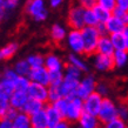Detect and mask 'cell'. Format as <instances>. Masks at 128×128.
<instances>
[{"instance_id": "1", "label": "cell", "mask_w": 128, "mask_h": 128, "mask_svg": "<svg viewBox=\"0 0 128 128\" xmlns=\"http://www.w3.org/2000/svg\"><path fill=\"white\" fill-rule=\"evenodd\" d=\"M82 72L75 68L74 66L66 64L65 70H64V81L60 85L61 88L62 98L66 99H72V98L76 96V89L82 79Z\"/></svg>"}, {"instance_id": "2", "label": "cell", "mask_w": 128, "mask_h": 128, "mask_svg": "<svg viewBox=\"0 0 128 128\" xmlns=\"http://www.w3.org/2000/svg\"><path fill=\"white\" fill-rule=\"evenodd\" d=\"M25 12L36 22H42L48 16L46 0H27Z\"/></svg>"}, {"instance_id": "3", "label": "cell", "mask_w": 128, "mask_h": 128, "mask_svg": "<svg viewBox=\"0 0 128 128\" xmlns=\"http://www.w3.org/2000/svg\"><path fill=\"white\" fill-rule=\"evenodd\" d=\"M82 39L85 44V55L96 54V48L99 40L101 38L100 32L96 27H84L81 30Z\"/></svg>"}, {"instance_id": "4", "label": "cell", "mask_w": 128, "mask_h": 128, "mask_svg": "<svg viewBox=\"0 0 128 128\" xmlns=\"http://www.w3.org/2000/svg\"><path fill=\"white\" fill-rule=\"evenodd\" d=\"M85 8L76 4L70 5L68 11H67V16H66V22L70 26V30H79L81 31L85 27Z\"/></svg>"}, {"instance_id": "5", "label": "cell", "mask_w": 128, "mask_h": 128, "mask_svg": "<svg viewBox=\"0 0 128 128\" xmlns=\"http://www.w3.org/2000/svg\"><path fill=\"white\" fill-rule=\"evenodd\" d=\"M98 82L99 81L96 80L94 74H92V73L85 74L82 76L80 84H79L78 89H76V98H80L81 100H85L89 95L95 93Z\"/></svg>"}, {"instance_id": "6", "label": "cell", "mask_w": 128, "mask_h": 128, "mask_svg": "<svg viewBox=\"0 0 128 128\" xmlns=\"http://www.w3.org/2000/svg\"><path fill=\"white\" fill-rule=\"evenodd\" d=\"M118 107L119 106L110 99V98H104L102 105H101V109L99 112V120H100L101 124H107L110 121L115 120L118 118Z\"/></svg>"}, {"instance_id": "7", "label": "cell", "mask_w": 128, "mask_h": 128, "mask_svg": "<svg viewBox=\"0 0 128 128\" xmlns=\"http://www.w3.org/2000/svg\"><path fill=\"white\" fill-rule=\"evenodd\" d=\"M85 113L84 109V100L80 98H72L68 101V106H67V110L65 114V120L70 122V124H78L82 114Z\"/></svg>"}, {"instance_id": "8", "label": "cell", "mask_w": 128, "mask_h": 128, "mask_svg": "<svg viewBox=\"0 0 128 128\" xmlns=\"http://www.w3.org/2000/svg\"><path fill=\"white\" fill-rule=\"evenodd\" d=\"M66 44L67 47L70 48V53H74V54L78 55L85 54V44H84V39H82L81 31H79V30L68 31Z\"/></svg>"}, {"instance_id": "9", "label": "cell", "mask_w": 128, "mask_h": 128, "mask_svg": "<svg viewBox=\"0 0 128 128\" xmlns=\"http://www.w3.org/2000/svg\"><path fill=\"white\" fill-rule=\"evenodd\" d=\"M27 94L31 99H35V100L40 101V102H42L45 105L47 102H50V88L47 86L31 82L30 88L27 90Z\"/></svg>"}, {"instance_id": "10", "label": "cell", "mask_w": 128, "mask_h": 128, "mask_svg": "<svg viewBox=\"0 0 128 128\" xmlns=\"http://www.w3.org/2000/svg\"><path fill=\"white\" fill-rule=\"evenodd\" d=\"M94 70L100 72V73H106V72H110L115 68L114 66V61H113V56L104 54H96L93 55V61H92Z\"/></svg>"}, {"instance_id": "11", "label": "cell", "mask_w": 128, "mask_h": 128, "mask_svg": "<svg viewBox=\"0 0 128 128\" xmlns=\"http://www.w3.org/2000/svg\"><path fill=\"white\" fill-rule=\"evenodd\" d=\"M102 101H104V98L101 96V95H99L96 92L93 93L92 95H89L87 99L84 100L85 113H88V114H92V115L98 116L99 112H100V109H101Z\"/></svg>"}, {"instance_id": "12", "label": "cell", "mask_w": 128, "mask_h": 128, "mask_svg": "<svg viewBox=\"0 0 128 128\" xmlns=\"http://www.w3.org/2000/svg\"><path fill=\"white\" fill-rule=\"evenodd\" d=\"M45 67L48 72H64L66 64L56 53H48L45 55Z\"/></svg>"}, {"instance_id": "13", "label": "cell", "mask_w": 128, "mask_h": 128, "mask_svg": "<svg viewBox=\"0 0 128 128\" xmlns=\"http://www.w3.org/2000/svg\"><path fill=\"white\" fill-rule=\"evenodd\" d=\"M28 79L31 80V82H35V84H40V85L50 87V72L45 66L39 67V68H33L28 75Z\"/></svg>"}, {"instance_id": "14", "label": "cell", "mask_w": 128, "mask_h": 128, "mask_svg": "<svg viewBox=\"0 0 128 128\" xmlns=\"http://www.w3.org/2000/svg\"><path fill=\"white\" fill-rule=\"evenodd\" d=\"M67 35H68V31H67L66 26H64L61 24H53L50 28V38L53 42L60 44L64 40L67 39Z\"/></svg>"}, {"instance_id": "15", "label": "cell", "mask_w": 128, "mask_h": 128, "mask_svg": "<svg viewBox=\"0 0 128 128\" xmlns=\"http://www.w3.org/2000/svg\"><path fill=\"white\" fill-rule=\"evenodd\" d=\"M30 99L27 92H22V90H14V93L10 98V105L12 108L16 109L19 112H22L24 107L26 105L27 100Z\"/></svg>"}, {"instance_id": "16", "label": "cell", "mask_w": 128, "mask_h": 128, "mask_svg": "<svg viewBox=\"0 0 128 128\" xmlns=\"http://www.w3.org/2000/svg\"><path fill=\"white\" fill-rule=\"evenodd\" d=\"M45 110H46L47 121H48V128H55L62 120H64L62 115L58 112V109L55 108L52 104L46 105Z\"/></svg>"}, {"instance_id": "17", "label": "cell", "mask_w": 128, "mask_h": 128, "mask_svg": "<svg viewBox=\"0 0 128 128\" xmlns=\"http://www.w3.org/2000/svg\"><path fill=\"white\" fill-rule=\"evenodd\" d=\"M106 26V31H107V34L112 35V34H116V33H122L124 31V28L127 27L124 22L122 21V19L118 18V16H112L110 19L105 24Z\"/></svg>"}, {"instance_id": "18", "label": "cell", "mask_w": 128, "mask_h": 128, "mask_svg": "<svg viewBox=\"0 0 128 128\" xmlns=\"http://www.w3.org/2000/svg\"><path fill=\"white\" fill-rule=\"evenodd\" d=\"M96 53L104 55H108V56H113V54L115 53V48L113 46L112 40L109 38V35H101L99 44H98Z\"/></svg>"}, {"instance_id": "19", "label": "cell", "mask_w": 128, "mask_h": 128, "mask_svg": "<svg viewBox=\"0 0 128 128\" xmlns=\"http://www.w3.org/2000/svg\"><path fill=\"white\" fill-rule=\"evenodd\" d=\"M67 64H70L75 68H78L79 70H81L82 73L88 74L89 73V64L82 58V55L74 54V53H70L67 55Z\"/></svg>"}, {"instance_id": "20", "label": "cell", "mask_w": 128, "mask_h": 128, "mask_svg": "<svg viewBox=\"0 0 128 128\" xmlns=\"http://www.w3.org/2000/svg\"><path fill=\"white\" fill-rule=\"evenodd\" d=\"M78 126L82 128H100L101 122L99 120V118L88 113H84L82 116L80 118V120L78 121Z\"/></svg>"}, {"instance_id": "21", "label": "cell", "mask_w": 128, "mask_h": 128, "mask_svg": "<svg viewBox=\"0 0 128 128\" xmlns=\"http://www.w3.org/2000/svg\"><path fill=\"white\" fill-rule=\"evenodd\" d=\"M14 90H16V85L10 80H6L0 72V96H4L10 100Z\"/></svg>"}, {"instance_id": "22", "label": "cell", "mask_w": 128, "mask_h": 128, "mask_svg": "<svg viewBox=\"0 0 128 128\" xmlns=\"http://www.w3.org/2000/svg\"><path fill=\"white\" fill-rule=\"evenodd\" d=\"M45 107H46L45 104H42V102H40V101H38V100H35V99H31V98H30L27 100V102H26L25 107H24L22 112L26 113V114L30 115V116H32V115L36 114L38 112L45 109Z\"/></svg>"}, {"instance_id": "23", "label": "cell", "mask_w": 128, "mask_h": 128, "mask_svg": "<svg viewBox=\"0 0 128 128\" xmlns=\"http://www.w3.org/2000/svg\"><path fill=\"white\" fill-rule=\"evenodd\" d=\"M18 50H19V44L18 42H8L7 45L1 47L0 48V62L13 58L16 54Z\"/></svg>"}, {"instance_id": "24", "label": "cell", "mask_w": 128, "mask_h": 128, "mask_svg": "<svg viewBox=\"0 0 128 128\" xmlns=\"http://www.w3.org/2000/svg\"><path fill=\"white\" fill-rule=\"evenodd\" d=\"M31 128H48V121L45 109L31 116Z\"/></svg>"}, {"instance_id": "25", "label": "cell", "mask_w": 128, "mask_h": 128, "mask_svg": "<svg viewBox=\"0 0 128 128\" xmlns=\"http://www.w3.org/2000/svg\"><path fill=\"white\" fill-rule=\"evenodd\" d=\"M13 70L16 72V74L19 75V76H27L30 75L32 70V67L30 66V64L26 59H20L18 61L14 64V66H13Z\"/></svg>"}, {"instance_id": "26", "label": "cell", "mask_w": 128, "mask_h": 128, "mask_svg": "<svg viewBox=\"0 0 128 128\" xmlns=\"http://www.w3.org/2000/svg\"><path fill=\"white\" fill-rule=\"evenodd\" d=\"M113 61L115 68H124L128 64V50H115L113 54Z\"/></svg>"}, {"instance_id": "27", "label": "cell", "mask_w": 128, "mask_h": 128, "mask_svg": "<svg viewBox=\"0 0 128 128\" xmlns=\"http://www.w3.org/2000/svg\"><path fill=\"white\" fill-rule=\"evenodd\" d=\"M14 128H31V116L26 113L19 112L16 118L13 120Z\"/></svg>"}, {"instance_id": "28", "label": "cell", "mask_w": 128, "mask_h": 128, "mask_svg": "<svg viewBox=\"0 0 128 128\" xmlns=\"http://www.w3.org/2000/svg\"><path fill=\"white\" fill-rule=\"evenodd\" d=\"M26 60L28 61L30 66L33 68H39V67H44L45 66V56L40 53H35V54H31L28 55Z\"/></svg>"}, {"instance_id": "29", "label": "cell", "mask_w": 128, "mask_h": 128, "mask_svg": "<svg viewBox=\"0 0 128 128\" xmlns=\"http://www.w3.org/2000/svg\"><path fill=\"white\" fill-rule=\"evenodd\" d=\"M85 27H98L99 25V20H98L95 13H94L93 8L92 10H85Z\"/></svg>"}, {"instance_id": "30", "label": "cell", "mask_w": 128, "mask_h": 128, "mask_svg": "<svg viewBox=\"0 0 128 128\" xmlns=\"http://www.w3.org/2000/svg\"><path fill=\"white\" fill-rule=\"evenodd\" d=\"M93 11H94V13H95V16H96L98 20H99V24H106L110 19V16H113V13L106 11L105 8L100 7V6H98V5H95V7L93 8Z\"/></svg>"}, {"instance_id": "31", "label": "cell", "mask_w": 128, "mask_h": 128, "mask_svg": "<svg viewBox=\"0 0 128 128\" xmlns=\"http://www.w3.org/2000/svg\"><path fill=\"white\" fill-rule=\"evenodd\" d=\"M109 38L112 40V44H113V46H114V48H115V50H127L122 33L112 34V35H109Z\"/></svg>"}, {"instance_id": "32", "label": "cell", "mask_w": 128, "mask_h": 128, "mask_svg": "<svg viewBox=\"0 0 128 128\" xmlns=\"http://www.w3.org/2000/svg\"><path fill=\"white\" fill-rule=\"evenodd\" d=\"M68 101H70V99H66V98H62V99H60V100L55 101V102H53V104H52V105L54 106L55 108L58 109V112L62 115V118H64V120H65V114H66V110H67Z\"/></svg>"}, {"instance_id": "33", "label": "cell", "mask_w": 128, "mask_h": 128, "mask_svg": "<svg viewBox=\"0 0 128 128\" xmlns=\"http://www.w3.org/2000/svg\"><path fill=\"white\" fill-rule=\"evenodd\" d=\"M50 104H53L55 101L62 99V93L60 86H50Z\"/></svg>"}, {"instance_id": "34", "label": "cell", "mask_w": 128, "mask_h": 128, "mask_svg": "<svg viewBox=\"0 0 128 128\" xmlns=\"http://www.w3.org/2000/svg\"><path fill=\"white\" fill-rule=\"evenodd\" d=\"M1 74H2V76H4L6 80L12 81L14 85H16V80L19 79V75H18L16 70H13V68H11V67H5L4 70H1Z\"/></svg>"}, {"instance_id": "35", "label": "cell", "mask_w": 128, "mask_h": 128, "mask_svg": "<svg viewBox=\"0 0 128 128\" xmlns=\"http://www.w3.org/2000/svg\"><path fill=\"white\" fill-rule=\"evenodd\" d=\"M96 5L110 13L116 10V0H96Z\"/></svg>"}, {"instance_id": "36", "label": "cell", "mask_w": 128, "mask_h": 128, "mask_svg": "<svg viewBox=\"0 0 128 128\" xmlns=\"http://www.w3.org/2000/svg\"><path fill=\"white\" fill-rule=\"evenodd\" d=\"M31 85V80L27 76H19V79L16 82V90H22L27 92Z\"/></svg>"}, {"instance_id": "37", "label": "cell", "mask_w": 128, "mask_h": 128, "mask_svg": "<svg viewBox=\"0 0 128 128\" xmlns=\"http://www.w3.org/2000/svg\"><path fill=\"white\" fill-rule=\"evenodd\" d=\"M50 86H60L64 81V72H50Z\"/></svg>"}, {"instance_id": "38", "label": "cell", "mask_w": 128, "mask_h": 128, "mask_svg": "<svg viewBox=\"0 0 128 128\" xmlns=\"http://www.w3.org/2000/svg\"><path fill=\"white\" fill-rule=\"evenodd\" d=\"M99 95H101L102 98H109V92H110V87L108 84H106L105 81H100L98 82L96 86V90H95Z\"/></svg>"}, {"instance_id": "39", "label": "cell", "mask_w": 128, "mask_h": 128, "mask_svg": "<svg viewBox=\"0 0 128 128\" xmlns=\"http://www.w3.org/2000/svg\"><path fill=\"white\" fill-rule=\"evenodd\" d=\"M11 105H10V100L4 96H0V120L4 119L7 110L10 109Z\"/></svg>"}, {"instance_id": "40", "label": "cell", "mask_w": 128, "mask_h": 128, "mask_svg": "<svg viewBox=\"0 0 128 128\" xmlns=\"http://www.w3.org/2000/svg\"><path fill=\"white\" fill-rule=\"evenodd\" d=\"M106 128H128L127 127V122L124 120H121L120 118H116L115 120L110 121L109 124H105Z\"/></svg>"}, {"instance_id": "41", "label": "cell", "mask_w": 128, "mask_h": 128, "mask_svg": "<svg viewBox=\"0 0 128 128\" xmlns=\"http://www.w3.org/2000/svg\"><path fill=\"white\" fill-rule=\"evenodd\" d=\"M118 118L127 122L128 121V106L124 104H121L118 107Z\"/></svg>"}, {"instance_id": "42", "label": "cell", "mask_w": 128, "mask_h": 128, "mask_svg": "<svg viewBox=\"0 0 128 128\" xmlns=\"http://www.w3.org/2000/svg\"><path fill=\"white\" fill-rule=\"evenodd\" d=\"M19 4H20V0H4L2 7L7 12H12L19 6Z\"/></svg>"}, {"instance_id": "43", "label": "cell", "mask_w": 128, "mask_h": 128, "mask_svg": "<svg viewBox=\"0 0 128 128\" xmlns=\"http://www.w3.org/2000/svg\"><path fill=\"white\" fill-rule=\"evenodd\" d=\"M78 4L85 10H92L96 5V0H78Z\"/></svg>"}, {"instance_id": "44", "label": "cell", "mask_w": 128, "mask_h": 128, "mask_svg": "<svg viewBox=\"0 0 128 128\" xmlns=\"http://www.w3.org/2000/svg\"><path fill=\"white\" fill-rule=\"evenodd\" d=\"M18 114H19V110H16V109L10 107V109L7 110V113H6V115H5L4 119H7V120H10V121H13L16 118Z\"/></svg>"}, {"instance_id": "45", "label": "cell", "mask_w": 128, "mask_h": 128, "mask_svg": "<svg viewBox=\"0 0 128 128\" xmlns=\"http://www.w3.org/2000/svg\"><path fill=\"white\" fill-rule=\"evenodd\" d=\"M116 8L124 12H128V0H116Z\"/></svg>"}, {"instance_id": "46", "label": "cell", "mask_w": 128, "mask_h": 128, "mask_svg": "<svg viewBox=\"0 0 128 128\" xmlns=\"http://www.w3.org/2000/svg\"><path fill=\"white\" fill-rule=\"evenodd\" d=\"M47 1H48L50 7L53 8V10H55V8H59L62 4H64V2H65V0H47Z\"/></svg>"}, {"instance_id": "47", "label": "cell", "mask_w": 128, "mask_h": 128, "mask_svg": "<svg viewBox=\"0 0 128 128\" xmlns=\"http://www.w3.org/2000/svg\"><path fill=\"white\" fill-rule=\"evenodd\" d=\"M0 128H14L13 121H10L7 119H1L0 120Z\"/></svg>"}, {"instance_id": "48", "label": "cell", "mask_w": 128, "mask_h": 128, "mask_svg": "<svg viewBox=\"0 0 128 128\" xmlns=\"http://www.w3.org/2000/svg\"><path fill=\"white\" fill-rule=\"evenodd\" d=\"M55 128H72V124L68 122V121H66V120H62Z\"/></svg>"}, {"instance_id": "49", "label": "cell", "mask_w": 128, "mask_h": 128, "mask_svg": "<svg viewBox=\"0 0 128 128\" xmlns=\"http://www.w3.org/2000/svg\"><path fill=\"white\" fill-rule=\"evenodd\" d=\"M6 16H7V11H6L2 6H0V22H1L2 20H5Z\"/></svg>"}, {"instance_id": "50", "label": "cell", "mask_w": 128, "mask_h": 128, "mask_svg": "<svg viewBox=\"0 0 128 128\" xmlns=\"http://www.w3.org/2000/svg\"><path fill=\"white\" fill-rule=\"evenodd\" d=\"M124 13H126V12H124V11H121V10H119V8H116L115 11L113 12V16H118V18H120V19H121V18L124 16Z\"/></svg>"}, {"instance_id": "51", "label": "cell", "mask_w": 128, "mask_h": 128, "mask_svg": "<svg viewBox=\"0 0 128 128\" xmlns=\"http://www.w3.org/2000/svg\"><path fill=\"white\" fill-rule=\"evenodd\" d=\"M122 35H124V42H126V48H127V50H128V27L124 28V31L122 32Z\"/></svg>"}, {"instance_id": "52", "label": "cell", "mask_w": 128, "mask_h": 128, "mask_svg": "<svg viewBox=\"0 0 128 128\" xmlns=\"http://www.w3.org/2000/svg\"><path fill=\"white\" fill-rule=\"evenodd\" d=\"M121 19H122V21L124 22V25L128 27V12H126V13H124V16H122Z\"/></svg>"}, {"instance_id": "53", "label": "cell", "mask_w": 128, "mask_h": 128, "mask_svg": "<svg viewBox=\"0 0 128 128\" xmlns=\"http://www.w3.org/2000/svg\"><path fill=\"white\" fill-rule=\"evenodd\" d=\"M2 4H4V0H0V6H2Z\"/></svg>"}, {"instance_id": "54", "label": "cell", "mask_w": 128, "mask_h": 128, "mask_svg": "<svg viewBox=\"0 0 128 128\" xmlns=\"http://www.w3.org/2000/svg\"><path fill=\"white\" fill-rule=\"evenodd\" d=\"M75 128H82V127H80V126H76V127H75Z\"/></svg>"}, {"instance_id": "55", "label": "cell", "mask_w": 128, "mask_h": 128, "mask_svg": "<svg viewBox=\"0 0 128 128\" xmlns=\"http://www.w3.org/2000/svg\"><path fill=\"white\" fill-rule=\"evenodd\" d=\"M102 128H106V127H105V126H104V127H102Z\"/></svg>"}]
</instances>
